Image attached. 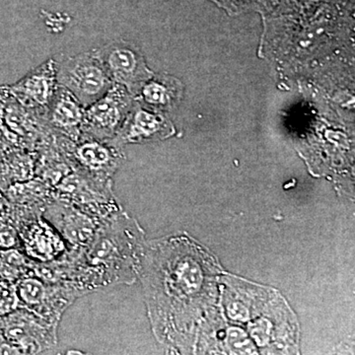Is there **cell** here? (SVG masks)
Segmentation results:
<instances>
[{"mask_svg": "<svg viewBox=\"0 0 355 355\" xmlns=\"http://www.w3.org/2000/svg\"><path fill=\"white\" fill-rule=\"evenodd\" d=\"M142 239L139 224L123 210L105 219L87 246L67 254V284L83 295L132 284L139 275Z\"/></svg>", "mask_w": 355, "mask_h": 355, "instance_id": "6da1fadb", "label": "cell"}, {"mask_svg": "<svg viewBox=\"0 0 355 355\" xmlns=\"http://www.w3.org/2000/svg\"><path fill=\"white\" fill-rule=\"evenodd\" d=\"M57 79L58 85L71 92L84 108L106 94L114 84L94 51L57 62Z\"/></svg>", "mask_w": 355, "mask_h": 355, "instance_id": "7a4b0ae2", "label": "cell"}, {"mask_svg": "<svg viewBox=\"0 0 355 355\" xmlns=\"http://www.w3.org/2000/svg\"><path fill=\"white\" fill-rule=\"evenodd\" d=\"M21 308L58 327L65 310L83 294L69 284H50L34 275L15 282Z\"/></svg>", "mask_w": 355, "mask_h": 355, "instance_id": "3957f363", "label": "cell"}, {"mask_svg": "<svg viewBox=\"0 0 355 355\" xmlns=\"http://www.w3.org/2000/svg\"><path fill=\"white\" fill-rule=\"evenodd\" d=\"M112 184L113 182L98 181L76 171L58 184L53 197L105 220L123 210Z\"/></svg>", "mask_w": 355, "mask_h": 355, "instance_id": "277c9868", "label": "cell"}, {"mask_svg": "<svg viewBox=\"0 0 355 355\" xmlns=\"http://www.w3.org/2000/svg\"><path fill=\"white\" fill-rule=\"evenodd\" d=\"M132 96L123 86L114 83L106 94L85 108L81 135L113 139L133 108Z\"/></svg>", "mask_w": 355, "mask_h": 355, "instance_id": "5b68a950", "label": "cell"}, {"mask_svg": "<svg viewBox=\"0 0 355 355\" xmlns=\"http://www.w3.org/2000/svg\"><path fill=\"white\" fill-rule=\"evenodd\" d=\"M93 51L112 81L123 86L132 96L137 95L140 88L153 76L141 53L127 42H111Z\"/></svg>", "mask_w": 355, "mask_h": 355, "instance_id": "8992f818", "label": "cell"}, {"mask_svg": "<svg viewBox=\"0 0 355 355\" xmlns=\"http://www.w3.org/2000/svg\"><path fill=\"white\" fill-rule=\"evenodd\" d=\"M0 319L4 338L15 352L41 354L57 345L58 327L46 323L29 311L20 308Z\"/></svg>", "mask_w": 355, "mask_h": 355, "instance_id": "52a82bcc", "label": "cell"}, {"mask_svg": "<svg viewBox=\"0 0 355 355\" xmlns=\"http://www.w3.org/2000/svg\"><path fill=\"white\" fill-rule=\"evenodd\" d=\"M72 146L67 147L70 160L76 171L101 182H112V178L123 161L121 146L112 140L80 135Z\"/></svg>", "mask_w": 355, "mask_h": 355, "instance_id": "ba28073f", "label": "cell"}, {"mask_svg": "<svg viewBox=\"0 0 355 355\" xmlns=\"http://www.w3.org/2000/svg\"><path fill=\"white\" fill-rule=\"evenodd\" d=\"M42 216L57 229L69 252H79L87 246L103 222L58 198L44 205Z\"/></svg>", "mask_w": 355, "mask_h": 355, "instance_id": "9c48e42d", "label": "cell"}, {"mask_svg": "<svg viewBox=\"0 0 355 355\" xmlns=\"http://www.w3.org/2000/svg\"><path fill=\"white\" fill-rule=\"evenodd\" d=\"M17 229L21 248L26 256L37 263L60 260L69 253V248L57 229L43 216H33L21 221Z\"/></svg>", "mask_w": 355, "mask_h": 355, "instance_id": "30bf717a", "label": "cell"}, {"mask_svg": "<svg viewBox=\"0 0 355 355\" xmlns=\"http://www.w3.org/2000/svg\"><path fill=\"white\" fill-rule=\"evenodd\" d=\"M58 84L55 58L28 72L21 80L9 87L11 94L26 108L42 114L50 104Z\"/></svg>", "mask_w": 355, "mask_h": 355, "instance_id": "8fae6325", "label": "cell"}, {"mask_svg": "<svg viewBox=\"0 0 355 355\" xmlns=\"http://www.w3.org/2000/svg\"><path fill=\"white\" fill-rule=\"evenodd\" d=\"M85 108L67 89L58 85L53 99L42 113L46 125L62 137L76 141L81 135Z\"/></svg>", "mask_w": 355, "mask_h": 355, "instance_id": "7c38bea8", "label": "cell"}, {"mask_svg": "<svg viewBox=\"0 0 355 355\" xmlns=\"http://www.w3.org/2000/svg\"><path fill=\"white\" fill-rule=\"evenodd\" d=\"M173 132L170 121L163 116L133 107L121 130L112 141L118 146L127 144L163 139Z\"/></svg>", "mask_w": 355, "mask_h": 355, "instance_id": "4fadbf2b", "label": "cell"}, {"mask_svg": "<svg viewBox=\"0 0 355 355\" xmlns=\"http://www.w3.org/2000/svg\"><path fill=\"white\" fill-rule=\"evenodd\" d=\"M137 94L140 95L141 101L151 108L170 110L179 100L181 89L176 79L159 76L153 80H147Z\"/></svg>", "mask_w": 355, "mask_h": 355, "instance_id": "5bb4252c", "label": "cell"}, {"mask_svg": "<svg viewBox=\"0 0 355 355\" xmlns=\"http://www.w3.org/2000/svg\"><path fill=\"white\" fill-rule=\"evenodd\" d=\"M35 261L19 249H0V279L16 282L33 275Z\"/></svg>", "mask_w": 355, "mask_h": 355, "instance_id": "9a60e30c", "label": "cell"}, {"mask_svg": "<svg viewBox=\"0 0 355 355\" xmlns=\"http://www.w3.org/2000/svg\"><path fill=\"white\" fill-rule=\"evenodd\" d=\"M20 308L15 282L0 279V318L6 317Z\"/></svg>", "mask_w": 355, "mask_h": 355, "instance_id": "2e32d148", "label": "cell"}, {"mask_svg": "<svg viewBox=\"0 0 355 355\" xmlns=\"http://www.w3.org/2000/svg\"><path fill=\"white\" fill-rule=\"evenodd\" d=\"M20 247V236L15 226L0 222V249H18Z\"/></svg>", "mask_w": 355, "mask_h": 355, "instance_id": "e0dca14e", "label": "cell"}, {"mask_svg": "<svg viewBox=\"0 0 355 355\" xmlns=\"http://www.w3.org/2000/svg\"><path fill=\"white\" fill-rule=\"evenodd\" d=\"M216 1L232 10H239V9L259 6L263 0H216Z\"/></svg>", "mask_w": 355, "mask_h": 355, "instance_id": "ac0fdd59", "label": "cell"}]
</instances>
